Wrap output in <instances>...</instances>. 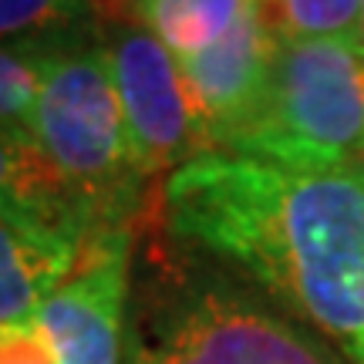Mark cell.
Listing matches in <instances>:
<instances>
[{"label": "cell", "mask_w": 364, "mask_h": 364, "mask_svg": "<svg viewBox=\"0 0 364 364\" xmlns=\"http://www.w3.org/2000/svg\"><path fill=\"white\" fill-rule=\"evenodd\" d=\"M48 48L0 44V129L4 132H31L41 85H44Z\"/></svg>", "instance_id": "13"}, {"label": "cell", "mask_w": 364, "mask_h": 364, "mask_svg": "<svg viewBox=\"0 0 364 364\" xmlns=\"http://www.w3.org/2000/svg\"><path fill=\"white\" fill-rule=\"evenodd\" d=\"M88 24H95L88 0H0V44H65L85 38Z\"/></svg>", "instance_id": "12"}, {"label": "cell", "mask_w": 364, "mask_h": 364, "mask_svg": "<svg viewBox=\"0 0 364 364\" xmlns=\"http://www.w3.org/2000/svg\"><path fill=\"white\" fill-rule=\"evenodd\" d=\"M257 0H149L142 24L176 58L213 48Z\"/></svg>", "instance_id": "10"}, {"label": "cell", "mask_w": 364, "mask_h": 364, "mask_svg": "<svg viewBox=\"0 0 364 364\" xmlns=\"http://www.w3.org/2000/svg\"><path fill=\"white\" fill-rule=\"evenodd\" d=\"M88 7L95 11L98 21L105 24H142L149 0H88Z\"/></svg>", "instance_id": "15"}, {"label": "cell", "mask_w": 364, "mask_h": 364, "mask_svg": "<svg viewBox=\"0 0 364 364\" xmlns=\"http://www.w3.org/2000/svg\"><path fill=\"white\" fill-rule=\"evenodd\" d=\"M273 54H277V38L263 24L260 7L253 4L233 24V31H226L213 48L193 58H176L189 81L196 112L213 152H226L250 125V118L257 115L270 78Z\"/></svg>", "instance_id": "7"}, {"label": "cell", "mask_w": 364, "mask_h": 364, "mask_svg": "<svg viewBox=\"0 0 364 364\" xmlns=\"http://www.w3.org/2000/svg\"><path fill=\"white\" fill-rule=\"evenodd\" d=\"M0 216L65 233L81 243L91 233L85 213L44 156L34 132L0 129Z\"/></svg>", "instance_id": "8"}, {"label": "cell", "mask_w": 364, "mask_h": 364, "mask_svg": "<svg viewBox=\"0 0 364 364\" xmlns=\"http://www.w3.org/2000/svg\"><path fill=\"white\" fill-rule=\"evenodd\" d=\"M0 364H58V354L41 334V327L31 321L0 327Z\"/></svg>", "instance_id": "14"}, {"label": "cell", "mask_w": 364, "mask_h": 364, "mask_svg": "<svg viewBox=\"0 0 364 364\" xmlns=\"http://www.w3.org/2000/svg\"><path fill=\"white\" fill-rule=\"evenodd\" d=\"M122 364H341L324 341L243 290L152 260L132 297Z\"/></svg>", "instance_id": "2"}, {"label": "cell", "mask_w": 364, "mask_h": 364, "mask_svg": "<svg viewBox=\"0 0 364 364\" xmlns=\"http://www.w3.org/2000/svg\"><path fill=\"white\" fill-rule=\"evenodd\" d=\"M277 41H361L364 0H257Z\"/></svg>", "instance_id": "11"}, {"label": "cell", "mask_w": 364, "mask_h": 364, "mask_svg": "<svg viewBox=\"0 0 364 364\" xmlns=\"http://www.w3.org/2000/svg\"><path fill=\"white\" fill-rule=\"evenodd\" d=\"M176 243L220 257L364 364V182L351 169H287L203 152L166 176Z\"/></svg>", "instance_id": "1"}, {"label": "cell", "mask_w": 364, "mask_h": 364, "mask_svg": "<svg viewBox=\"0 0 364 364\" xmlns=\"http://www.w3.org/2000/svg\"><path fill=\"white\" fill-rule=\"evenodd\" d=\"M226 152L287 169H351L364 152V44L277 41L257 115Z\"/></svg>", "instance_id": "4"}, {"label": "cell", "mask_w": 364, "mask_h": 364, "mask_svg": "<svg viewBox=\"0 0 364 364\" xmlns=\"http://www.w3.org/2000/svg\"><path fill=\"white\" fill-rule=\"evenodd\" d=\"M78 253L81 240L0 216V327L31 324Z\"/></svg>", "instance_id": "9"}, {"label": "cell", "mask_w": 364, "mask_h": 364, "mask_svg": "<svg viewBox=\"0 0 364 364\" xmlns=\"http://www.w3.org/2000/svg\"><path fill=\"white\" fill-rule=\"evenodd\" d=\"M31 132L71 189L91 233L139 216V182L129 125L105 44H54Z\"/></svg>", "instance_id": "3"}, {"label": "cell", "mask_w": 364, "mask_h": 364, "mask_svg": "<svg viewBox=\"0 0 364 364\" xmlns=\"http://www.w3.org/2000/svg\"><path fill=\"white\" fill-rule=\"evenodd\" d=\"M361 44H364V21H361Z\"/></svg>", "instance_id": "17"}, {"label": "cell", "mask_w": 364, "mask_h": 364, "mask_svg": "<svg viewBox=\"0 0 364 364\" xmlns=\"http://www.w3.org/2000/svg\"><path fill=\"white\" fill-rule=\"evenodd\" d=\"M354 172H358V179L364 182V152H361V159H358V166H354Z\"/></svg>", "instance_id": "16"}, {"label": "cell", "mask_w": 364, "mask_h": 364, "mask_svg": "<svg viewBox=\"0 0 364 364\" xmlns=\"http://www.w3.org/2000/svg\"><path fill=\"white\" fill-rule=\"evenodd\" d=\"M135 236L129 223L85 236L75 270L41 304L34 324L58 364H122Z\"/></svg>", "instance_id": "6"}, {"label": "cell", "mask_w": 364, "mask_h": 364, "mask_svg": "<svg viewBox=\"0 0 364 364\" xmlns=\"http://www.w3.org/2000/svg\"><path fill=\"white\" fill-rule=\"evenodd\" d=\"M105 51L112 61L132 156L142 179L162 172L172 176L196 156L213 152L176 54L149 27H112V41H105Z\"/></svg>", "instance_id": "5"}]
</instances>
